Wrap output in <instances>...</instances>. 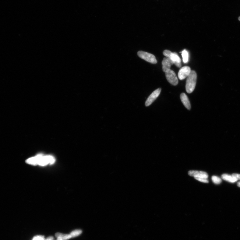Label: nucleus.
<instances>
[{"mask_svg":"<svg viewBox=\"0 0 240 240\" xmlns=\"http://www.w3.org/2000/svg\"><path fill=\"white\" fill-rule=\"evenodd\" d=\"M180 53H182L183 62L185 63L188 62L189 60V54L188 51H186V49H184V50Z\"/></svg>","mask_w":240,"mask_h":240,"instance_id":"13","label":"nucleus"},{"mask_svg":"<svg viewBox=\"0 0 240 240\" xmlns=\"http://www.w3.org/2000/svg\"><path fill=\"white\" fill-rule=\"evenodd\" d=\"M55 161V158L51 156H44L39 154L36 157H31L26 160V163L32 165L38 164L44 166L48 164H53Z\"/></svg>","mask_w":240,"mask_h":240,"instance_id":"1","label":"nucleus"},{"mask_svg":"<svg viewBox=\"0 0 240 240\" xmlns=\"http://www.w3.org/2000/svg\"><path fill=\"white\" fill-rule=\"evenodd\" d=\"M211 178L213 182L216 184H220L222 182L221 179L217 176H213Z\"/></svg>","mask_w":240,"mask_h":240,"instance_id":"14","label":"nucleus"},{"mask_svg":"<svg viewBox=\"0 0 240 240\" xmlns=\"http://www.w3.org/2000/svg\"><path fill=\"white\" fill-rule=\"evenodd\" d=\"M238 20L240 21V16L239 17Z\"/></svg>","mask_w":240,"mask_h":240,"instance_id":"22","label":"nucleus"},{"mask_svg":"<svg viewBox=\"0 0 240 240\" xmlns=\"http://www.w3.org/2000/svg\"><path fill=\"white\" fill-rule=\"evenodd\" d=\"M188 174L190 176H193L195 178L207 179L209 176L205 172L196 171H190L189 172Z\"/></svg>","mask_w":240,"mask_h":240,"instance_id":"8","label":"nucleus"},{"mask_svg":"<svg viewBox=\"0 0 240 240\" xmlns=\"http://www.w3.org/2000/svg\"><path fill=\"white\" fill-rule=\"evenodd\" d=\"M180 98H181L182 103L185 107L188 110H190L191 108V105H190L189 98L186 95L185 93H182L180 96Z\"/></svg>","mask_w":240,"mask_h":240,"instance_id":"10","label":"nucleus"},{"mask_svg":"<svg viewBox=\"0 0 240 240\" xmlns=\"http://www.w3.org/2000/svg\"><path fill=\"white\" fill-rule=\"evenodd\" d=\"M161 91V88H158L154 91L150 96L148 98L146 102L145 105L146 107L149 106L156 100L159 96Z\"/></svg>","mask_w":240,"mask_h":240,"instance_id":"5","label":"nucleus"},{"mask_svg":"<svg viewBox=\"0 0 240 240\" xmlns=\"http://www.w3.org/2000/svg\"><path fill=\"white\" fill-rule=\"evenodd\" d=\"M174 63V64L178 68L182 66L181 59L176 52H172L169 58Z\"/></svg>","mask_w":240,"mask_h":240,"instance_id":"9","label":"nucleus"},{"mask_svg":"<svg viewBox=\"0 0 240 240\" xmlns=\"http://www.w3.org/2000/svg\"><path fill=\"white\" fill-rule=\"evenodd\" d=\"M57 240H58V239H57Z\"/></svg>","mask_w":240,"mask_h":240,"instance_id":"23","label":"nucleus"},{"mask_svg":"<svg viewBox=\"0 0 240 240\" xmlns=\"http://www.w3.org/2000/svg\"><path fill=\"white\" fill-rule=\"evenodd\" d=\"M137 55L140 58L153 64H156L157 62L155 56L149 53L139 51L137 52Z\"/></svg>","mask_w":240,"mask_h":240,"instance_id":"3","label":"nucleus"},{"mask_svg":"<svg viewBox=\"0 0 240 240\" xmlns=\"http://www.w3.org/2000/svg\"><path fill=\"white\" fill-rule=\"evenodd\" d=\"M172 52L168 50H164L163 53V55L167 58H169Z\"/></svg>","mask_w":240,"mask_h":240,"instance_id":"16","label":"nucleus"},{"mask_svg":"<svg viewBox=\"0 0 240 240\" xmlns=\"http://www.w3.org/2000/svg\"><path fill=\"white\" fill-rule=\"evenodd\" d=\"M165 76L168 82L172 85L175 86L178 84V81L175 72L171 69L165 72Z\"/></svg>","mask_w":240,"mask_h":240,"instance_id":"4","label":"nucleus"},{"mask_svg":"<svg viewBox=\"0 0 240 240\" xmlns=\"http://www.w3.org/2000/svg\"><path fill=\"white\" fill-rule=\"evenodd\" d=\"M54 237H52V236H50V237H49L47 239L44 240H54Z\"/></svg>","mask_w":240,"mask_h":240,"instance_id":"20","label":"nucleus"},{"mask_svg":"<svg viewBox=\"0 0 240 240\" xmlns=\"http://www.w3.org/2000/svg\"><path fill=\"white\" fill-rule=\"evenodd\" d=\"M82 231L81 230H76L71 232L70 234L72 238L76 237L82 233Z\"/></svg>","mask_w":240,"mask_h":240,"instance_id":"15","label":"nucleus"},{"mask_svg":"<svg viewBox=\"0 0 240 240\" xmlns=\"http://www.w3.org/2000/svg\"><path fill=\"white\" fill-rule=\"evenodd\" d=\"M195 178V179L197 180V181L203 183H208L209 182V181H208L207 179L196 178Z\"/></svg>","mask_w":240,"mask_h":240,"instance_id":"17","label":"nucleus"},{"mask_svg":"<svg viewBox=\"0 0 240 240\" xmlns=\"http://www.w3.org/2000/svg\"><path fill=\"white\" fill-rule=\"evenodd\" d=\"M44 238L43 236H37L34 237L33 240H44Z\"/></svg>","mask_w":240,"mask_h":240,"instance_id":"18","label":"nucleus"},{"mask_svg":"<svg viewBox=\"0 0 240 240\" xmlns=\"http://www.w3.org/2000/svg\"><path fill=\"white\" fill-rule=\"evenodd\" d=\"M55 236L59 240H67L72 238L70 235L64 234L60 233H56Z\"/></svg>","mask_w":240,"mask_h":240,"instance_id":"12","label":"nucleus"},{"mask_svg":"<svg viewBox=\"0 0 240 240\" xmlns=\"http://www.w3.org/2000/svg\"><path fill=\"white\" fill-rule=\"evenodd\" d=\"M197 78L196 72L194 70H191L189 75L187 77L186 81V90L188 93H192L195 89Z\"/></svg>","mask_w":240,"mask_h":240,"instance_id":"2","label":"nucleus"},{"mask_svg":"<svg viewBox=\"0 0 240 240\" xmlns=\"http://www.w3.org/2000/svg\"><path fill=\"white\" fill-rule=\"evenodd\" d=\"M191 69L188 66H185L179 70L178 73L179 79L182 80L185 79L189 75L191 72Z\"/></svg>","mask_w":240,"mask_h":240,"instance_id":"6","label":"nucleus"},{"mask_svg":"<svg viewBox=\"0 0 240 240\" xmlns=\"http://www.w3.org/2000/svg\"><path fill=\"white\" fill-rule=\"evenodd\" d=\"M237 185H238V187H240V182H238V183Z\"/></svg>","mask_w":240,"mask_h":240,"instance_id":"21","label":"nucleus"},{"mask_svg":"<svg viewBox=\"0 0 240 240\" xmlns=\"http://www.w3.org/2000/svg\"><path fill=\"white\" fill-rule=\"evenodd\" d=\"M232 175L234 176V177L235 178L238 180H240V174H233Z\"/></svg>","mask_w":240,"mask_h":240,"instance_id":"19","label":"nucleus"},{"mask_svg":"<svg viewBox=\"0 0 240 240\" xmlns=\"http://www.w3.org/2000/svg\"><path fill=\"white\" fill-rule=\"evenodd\" d=\"M174 64V63L171 59L167 57L164 58L162 62L163 71L165 72H167L171 69V66Z\"/></svg>","mask_w":240,"mask_h":240,"instance_id":"7","label":"nucleus"},{"mask_svg":"<svg viewBox=\"0 0 240 240\" xmlns=\"http://www.w3.org/2000/svg\"><path fill=\"white\" fill-rule=\"evenodd\" d=\"M221 178L225 181L231 183H234L238 181V180L234 176L227 174L222 175H221Z\"/></svg>","mask_w":240,"mask_h":240,"instance_id":"11","label":"nucleus"}]
</instances>
